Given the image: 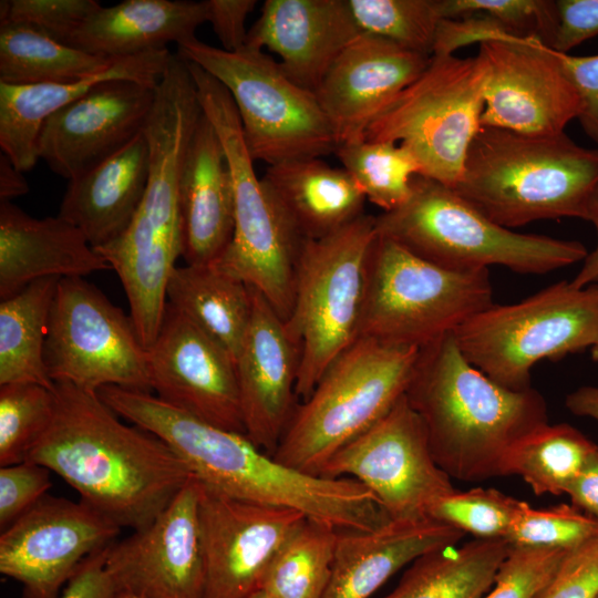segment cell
<instances>
[{"label": "cell", "instance_id": "9f6ffc18", "mask_svg": "<svg viewBox=\"0 0 598 598\" xmlns=\"http://www.w3.org/2000/svg\"><path fill=\"white\" fill-rule=\"evenodd\" d=\"M565 405L573 414L598 422V386L584 385L576 389L566 396Z\"/></svg>", "mask_w": 598, "mask_h": 598}, {"label": "cell", "instance_id": "681fc988", "mask_svg": "<svg viewBox=\"0 0 598 598\" xmlns=\"http://www.w3.org/2000/svg\"><path fill=\"white\" fill-rule=\"evenodd\" d=\"M558 27L551 48L568 53L598 34V0H558Z\"/></svg>", "mask_w": 598, "mask_h": 598}, {"label": "cell", "instance_id": "83f0119b", "mask_svg": "<svg viewBox=\"0 0 598 598\" xmlns=\"http://www.w3.org/2000/svg\"><path fill=\"white\" fill-rule=\"evenodd\" d=\"M172 53L154 50L115 59L107 68L60 83L11 85L0 82V147L22 173L37 164L38 137L45 120L58 110L109 80H131L156 86Z\"/></svg>", "mask_w": 598, "mask_h": 598}, {"label": "cell", "instance_id": "7402d4cb", "mask_svg": "<svg viewBox=\"0 0 598 598\" xmlns=\"http://www.w3.org/2000/svg\"><path fill=\"white\" fill-rule=\"evenodd\" d=\"M251 299V318L236 358V372L245 434L272 455L298 405L300 349L285 320L254 288Z\"/></svg>", "mask_w": 598, "mask_h": 598}, {"label": "cell", "instance_id": "3957f363", "mask_svg": "<svg viewBox=\"0 0 598 598\" xmlns=\"http://www.w3.org/2000/svg\"><path fill=\"white\" fill-rule=\"evenodd\" d=\"M405 396L425 426L436 464L463 482L505 476L511 450L548 423L537 390L492 380L466 360L454 332L420 349Z\"/></svg>", "mask_w": 598, "mask_h": 598}, {"label": "cell", "instance_id": "ab89813d", "mask_svg": "<svg viewBox=\"0 0 598 598\" xmlns=\"http://www.w3.org/2000/svg\"><path fill=\"white\" fill-rule=\"evenodd\" d=\"M53 390L34 383L0 385V467L28 458L53 417Z\"/></svg>", "mask_w": 598, "mask_h": 598}, {"label": "cell", "instance_id": "30bf717a", "mask_svg": "<svg viewBox=\"0 0 598 598\" xmlns=\"http://www.w3.org/2000/svg\"><path fill=\"white\" fill-rule=\"evenodd\" d=\"M177 54L229 92L254 161L270 166L336 153L334 131L316 94L296 84L262 50L245 45L228 52L195 37L177 44Z\"/></svg>", "mask_w": 598, "mask_h": 598}, {"label": "cell", "instance_id": "f546056e", "mask_svg": "<svg viewBox=\"0 0 598 598\" xmlns=\"http://www.w3.org/2000/svg\"><path fill=\"white\" fill-rule=\"evenodd\" d=\"M205 22V1L125 0L101 6L66 44L107 59L126 58L193 39Z\"/></svg>", "mask_w": 598, "mask_h": 598}, {"label": "cell", "instance_id": "7c38bea8", "mask_svg": "<svg viewBox=\"0 0 598 598\" xmlns=\"http://www.w3.org/2000/svg\"><path fill=\"white\" fill-rule=\"evenodd\" d=\"M145 138L150 165L141 205L124 233L96 251L118 276L147 350L159 331L167 285L183 254L179 178L189 134L174 124H157Z\"/></svg>", "mask_w": 598, "mask_h": 598}, {"label": "cell", "instance_id": "44dd1931", "mask_svg": "<svg viewBox=\"0 0 598 598\" xmlns=\"http://www.w3.org/2000/svg\"><path fill=\"white\" fill-rule=\"evenodd\" d=\"M155 87L131 80L96 84L45 120L39 158L68 181L90 171L143 131Z\"/></svg>", "mask_w": 598, "mask_h": 598}, {"label": "cell", "instance_id": "d590c367", "mask_svg": "<svg viewBox=\"0 0 598 598\" xmlns=\"http://www.w3.org/2000/svg\"><path fill=\"white\" fill-rule=\"evenodd\" d=\"M597 447L568 423H546L511 450L505 476H520L537 496L567 494Z\"/></svg>", "mask_w": 598, "mask_h": 598}, {"label": "cell", "instance_id": "f1b7e54d", "mask_svg": "<svg viewBox=\"0 0 598 598\" xmlns=\"http://www.w3.org/2000/svg\"><path fill=\"white\" fill-rule=\"evenodd\" d=\"M150 153L143 131L90 171L68 181L59 216L76 226L95 249L131 224L143 199Z\"/></svg>", "mask_w": 598, "mask_h": 598}, {"label": "cell", "instance_id": "cb8c5ba5", "mask_svg": "<svg viewBox=\"0 0 598 598\" xmlns=\"http://www.w3.org/2000/svg\"><path fill=\"white\" fill-rule=\"evenodd\" d=\"M360 33L348 0H266L245 45L278 54L282 71L315 93Z\"/></svg>", "mask_w": 598, "mask_h": 598}, {"label": "cell", "instance_id": "f5cc1de1", "mask_svg": "<svg viewBox=\"0 0 598 598\" xmlns=\"http://www.w3.org/2000/svg\"><path fill=\"white\" fill-rule=\"evenodd\" d=\"M571 505L598 520V447L570 485Z\"/></svg>", "mask_w": 598, "mask_h": 598}, {"label": "cell", "instance_id": "c3c4849f", "mask_svg": "<svg viewBox=\"0 0 598 598\" xmlns=\"http://www.w3.org/2000/svg\"><path fill=\"white\" fill-rule=\"evenodd\" d=\"M559 54L581 101L582 110L578 121L584 132L598 144V54Z\"/></svg>", "mask_w": 598, "mask_h": 598}, {"label": "cell", "instance_id": "277c9868", "mask_svg": "<svg viewBox=\"0 0 598 598\" xmlns=\"http://www.w3.org/2000/svg\"><path fill=\"white\" fill-rule=\"evenodd\" d=\"M598 184V150L566 133L524 134L481 126L453 188L494 223L512 229L542 219L587 220Z\"/></svg>", "mask_w": 598, "mask_h": 598}, {"label": "cell", "instance_id": "4316f807", "mask_svg": "<svg viewBox=\"0 0 598 598\" xmlns=\"http://www.w3.org/2000/svg\"><path fill=\"white\" fill-rule=\"evenodd\" d=\"M465 534L433 518L389 519L370 530L338 532L323 598H369L420 556L453 547Z\"/></svg>", "mask_w": 598, "mask_h": 598}, {"label": "cell", "instance_id": "ffe728a7", "mask_svg": "<svg viewBox=\"0 0 598 598\" xmlns=\"http://www.w3.org/2000/svg\"><path fill=\"white\" fill-rule=\"evenodd\" d=\"M199 493L200 483L192 476L151 524L107 547L105 567L118 594L204 598Z\"/></svg>", "mask_w": 598, "mask_h": 598}, {"label": "cell", "instance_id": "74e56055", "mask_svg": "<svg viewBox=\"0 0 598 598\" xmlns=\"http://www.w3.org/2000/svg\"><path fill=\"white\" fill-rule=\"evenodd\" d=\"M365 199L391 212L403 205L412 193V181L422 167L410 148L390 141L346 143L336 153Z\"/></svg>", "mask_w": 598, "mask_h": 598}, {"label": "cell", "instance_id": "4fadbf2b", "mask_svg": "<svg viewBox=\"0 0 598 598\" xmlns=\"http://www.w3.org/2000/svg\"><path fill=\"white\" fill-rule=\"evenodd\" d=\"M485 69L480 58L432 55L427 68L373 120L368 141L401 143L422 176L454 188L481 128Z\"/></svg>", "mask_w": 598, "mask_h": 598}, {"label": "cell", "instance_id": "ee69618b", "mask_svg": "<svg viewBox=\"0 0 598 598\" xmlns=\"http://www.w3.org/2000/svg\"><path fill=\"white\" fill-rule=\"evenodd\" d=\"M100 7L95 0H2L0 24L23 25L66 44Z\"/></svg>", "mask_w": 598, "mask_h": 598}, {"label": "cell", "instance_id": "d4e9b609", "mask_svg": "<svg viewBox=\"0 0 598 598\" xmlns=\"http://www.w3.org/2000/svg\"><path fill=\"white\" fill-rule=\"evenodd\" d=\"M111 269L72 223L35 218L12 202H0V300L49 277L73 278Z\"/></svg>", "mask_w": 598, "mask_h": 598}, {"label": "cell", "instance_id": "6f0895ef", "mask_svg": "<svg viewBox=\"0 0 598 598\" xmlns=\"http://www.w3.org/2000/svg\"><path fill=\"white\" fill-rule=\"evenodd\" d=\"M590 355L594 362L598 363V337L595 343L590 347Z\"/></svg>", "mask_w": 598, "mask_h": 598}, {"label": "cell", "instance_id": "484cf974", "mask_svg": "<svg viewBox=\"0 0 598 598\" xmlns=\"http://www.w3.org/2000/svg\"><path fill=\"white\" fill-rule=\"evenodd\" d=\"M179 208L185 264L216 262L233 237L234 195L224 148L203 112L185 153Z\"/></svg>", "mask_w": 598, "mask_h": 598}, {"label": "cell", "instance_id": "8992f818", "mask_svg": "<svg viewBox=\"0 0 598 598\" xmlns=\"http://www.w3.org/2000/svg\"><path fill=\"white\" fill-rule=\"evenodd\" d=\"M203 114L214 126L228 163L234 195V233L214 262L256 289L286 321L290 315L303 239L254 168L240 118L229 92L188 62Z\"/></svg>", "mask_w": 598, "mask_h": 598}, {"label": "cell", "instance_id": "5b68a950", "mask_svg": "<svg viewBox=\"0 0 598 598\" xmlns=\"http://www.w3.org/2000/svg\"><path fill=\"white\" fill-rule=\"evenodd\" d=\"M375 229L414 255L458 271L502 266L542 275L582 261L588 254L577 240L505 228L453 188L422 175L413 177L403 205L375 216Z\"/></svg>", "mask_w": 598, "mask_h": 598}, {"label": "cell", "instance_id": "f35d334b", "mask_svg": "<svg viewBox=\"0 0 598 598\" xmlns=\"http://www.w3.org/2000/svg\"><path fill=\"white\" fill-rule=\"evenodd\" d=\"M348 4L361 32L432 56L442 20L437 0H348Z\"/></svg>", "mask_w": 598, "mask_h": 598}, {"label": "cell", "instance_id": "680465c9", "mask_svg": "<svg viewBox=\"0 0 598 598\" xmlns=\"http://www.w3.org/2000/svg\"><path fill=\"white\" fill-rule=\"evenodd\" d=\"M250 598H276V597L264 589H259Z\"/></svg>", "mask_w": 598, "mask_h": 598}, {"label": "cell", "instance_id": "ac0fdd59", "mask_svg": "<svg viewBox=\"0 0 598 598\" xmlns=\"http://www.w3.org/2000/svg\"><path fill=\"white\" fill-rule=\"evenodd\" d=\"M306 518L291 508L234 498L200 484L204 598H250L281 545Z\"/></svg>", "mask_w": 598, "mask_h": 598}, {"label": "cell", "instance_id": "91938a15", "mask_svg": "<svg viewBox=\"0 0 598 598\" xmlns=\"http://www.w3.org/2000/svg\"><path fill=\"white\" fill-rule=\"evenodd\" d=\"M116 598H136V597L131 596L128 594H118Z\"/></svg>", "mask_w": 598, "mask_h": 598}, {"label": "cell", "instance_id": "d6a6232c", "mask_svg": "<svg viewBox=\"0 0 598 598\" xmlns=\"http://www.w3.org/2000/svg\"><path fill=\"white\" fill-rule=\"evenodd\" d=\"M453 547L416 558L384 598H483L512 546L503 538H476Z\"/></svg>", "mask_w": 598, "mask_h": 598}, {"label": "cell", "instance_id": "4dcf8cb0", "mask_svg": "<svg viewBox=\"0 0 598 598\" xmlns=\"http://www.w3.org/2000/svg\"><path fill=\"white\" fill-rule=\"evenodd\" d=\"M261 179L303 240L331 235L364 214L367 199L351 175L321 158L270 165Z\"/></svg>", "mask_w": 598, "mask_h": 598}, {"label": "cell", "instance_id": "6da1fadb", "mask_svg": "<svg viewBox=\"0 0 598 598\" xmlns=\"http://www.w3.org/2000/svg\"><path fill=\"white\" fill-rule=\"evenodd\" d=\"M53 391V417L27 460L121 528L151 524L192 477L183 461L153 433L122 422L97 392L70 383Z\"/></svg>", "mask_w": 598, "mask_h": 598}, {"label": "cell", "instance_id": "9a60e30c", "mask_svg": "<svg viewBox=\"0 0 598 598\" xmlns=\"http://www.w3.org/2000/svg\"><path fill=\"white\" fill-rule=\"evenodd\" d=\"M320 476L359 482L393 520L430 518L431 507L455 491L436 464L425 426L405 394L380 421L336 452Z\"/></svg>", "mask_w": 598, "mask_h": 598}, {"label": "cell", "instance_id": "11a10c76", "mask_svg": "<svg viewBox=\"0 0 598 598\" xmlns=\"http://www.w3.org/2000/svg\"><path fill=\"white\" fill-rule=\"evenodd\" d=\"M28 192L29 186L23 173L2 153L0 156V202H11Z\"/></svg>", "mask_w": 598, "mask_h": 598}, {"label": "cell", "instance_id": "d6986e66", "mask_svg": "<svg viewBox=\"0 0 598 598\" xmlns=\"http://www.w3.org/2000/svg\"><path fill=\"white\" fill-rule=\"evenodd\" d=\"M147 362L152 391L161 401L212 425L245 434L234 358L168 303L147 349Z\"/></svg>", "mask_w": 598, "mask_h": 598}, {"label": "cell", "instance_id": "816d5d0a", "mask_svg": "<svg viewBox=\"0 0 598 598\" xmlns=\"http://www.w3.org/2000/svg\"><path fill=\"white\" fill-rule=\"evenodd\" d=\"M106 549L87 557L56 598H116L118 590L105 567Z\"/></svg>", "mask_w": 598, "mask_h": 598}, {"label": "cell", "instance_id": "1f68e13d", "mask_svg": "<svg viewBox=\"0 0 598 598\" xmlns=\"http://www.w3.org/2000/svg\"><path fill=\"white\" fill-rule=\"evenodd\" d=\"M167 303L193 320L236 358L251 318V288L215 264L176 267Z\"/></svg>", "mask_w": 598, "mask_h": 598}, {"label": "cell", "instance_id": "b9f144b4", "mask_svg": "<svg viewBox=\"0 0 598 598\" xmlns=\"http://www.w3.org/2000/svg\"><path fill=\"white\" fill-rule=\"evenodd\" d=\"M598 536V520L573 505L536 509L524 502L505 540L511 546L574 549Z\"/></svg>", "mask_w": 598, "mask_h": 598}, {"label": "cell", "instance_id": "8d00e7d4", "mask_svg": "<svg viewBox=\"0 0 598 598\" xmlns=\"http://www.w3.org/2000/svg\"><path fill=\"white\" fill-rule=\"evenodd\" d=\"M338 532L327 524L306 518L275 555L260 589L276 598H323Z\"/></svg>", "mask_w": 598, "mask_h": 598}, {"label": "cell", "instance_id": "bcb514c9", "mask_svg": "<svg viewBox=\"0 0 598 598\" xmlns=\"http://www.w3.org/2000/svg\"><path fill=\"white\" fill-rule=\"evenodd\" d=\"M51 471L31 460L0 467V530L35 505L52 485Z\"/></svg>", "mask_w": 598, "mask_h": 598}, {"label": "cell", "instance_id": "ba28073f", "mask_svg": "<svg viewBox=\"0 0 598 598\" xmlns=\"http://www.w3.org/2000/svg\"><path fill=\"white\" fill-rule=\"evenodd\" d=\"M493 305L488 269H446L377 234L359 338L422 349Z\"/></svg>", "mask_w": 598, "mask_h": 598}, {"label": "cell", "instance_id": "603a6c76", "mask_svg": "<svg viewBox=\"0 0 598 598\" xmlns=\"http://www.w3.org/2000/svg\"><path fill=\"white\" fill-rule=\"evenodd\" d=\"M431 56L361 32L315 92L338 144L359 142L373 120L427 68Z\"/></svg>", "mask_w": 598, "mask_h": 598}, {"label": "cell", "instance_id": "9c48e42d", "mask_svg": "<svg viewBox=\"0 0 598 598\" xmlns=\"http://www.w3.org/2000/svg\"><path fill=\"white\" fill-rule=\"evenodd\" d=\"M375 216L363 214L338 231L305 240L293 302L285 321L300 349L297 398L306 400L329 365L359 338Z\"/></svg>", "mask_w": 598, "mask_h": 598}, {"label": "cell", "instance_id": "f907efd6", "mask_svg": "<svg viewBox=\"0 0 598 598\" xmlns=\"http://www.w3.org/2000/svg\"><path fill=\"white\" fill-rule=\"evenodd\" d=\"M207 22L213 27L223 50L236 52L245 47L248 31L245 23L256 0H206Z\"/></svg>", "mask_w": 598, "mask_h": 598}, {"label": "cell", "instance_id": "5bb4252c", "mask_svg": "<svg viewBox=\"0 0 598 598\" xmlns=\"http://www.w3.org/2000/svg\"><path fill=\"white\" fill-rule=\"evenodd\" d=\"M44 362L54 383L91 392L105 386L152 391L147 350L132 317L82 277L58 282Z\"/></svg>", "mask_w": 598, "mask_h": 598}, {"label": "cell", "instance_id": "7dc6e473", "mask_svg": "<svg viewBox=\"0 0 598 598\" xmlns=\"http://www.w3.org/2000/svg\"><path fill=\"white\" fill-rule=\"evenodd\" d=\"M598 592V536L566 553L536 598H595Z\"/></svg>", "mask_w": 598, "mask_h": 598}, {"label": "cell", "instance_id": "52a82bcc", "mask_svg": "<svg viewBox=\"0 0 598 598\" xmlns=\"http://www.w3.org/2000/svg\"><path fill=\"white\" fill-rule=\"evenodd\" d=\"M420 349L359 338L297 405L272 456L319 475L347 443L380 421L405 394Z\"/></svg>", "mask_w": 598, "mask_h": 598}, {"label": "cell", "instance_id": "e575fe53", "mask_svg": "<svg viewBox=\"0 0 598 598\" xmlns=\"http://www.w3.org/2000/svg\"><path fill=\"white\" fill-rule=\"evenodd\" d=\"M93 55L14 23L0 24V82L33 85L69 82L107 68Z\"/></svg>", "mask_w": 598, "mask_h": 598}, {"label": "cell", "instance_id": "e0dca14e", "mask_svg": "<svg viewBox=\"0 0 598 598\" xmlns=\"http://www.w3.org/2000/svg\"><path fill=\"white\" fill-rule=\"evenodd\" d=\"M120 532L82 501L47 494L1 532L0 573L22 585V598H56L80 565Z\"/></svg>", "mask_w": 598, "mask_h": 598}, {"label": "cell", "instance_id": "94428289", "mask_svg": "<svg viewBox=\"0 0 598 598\" xmlns=\"http://www.w3.org/2000/svg\"><path fill=\"white\" fill-rule=\"evenodd\" d=\"M595 598H598V592H597V595L595 596Z\"/></svg>", "mask_w": 598, "mask_h": 598}, {"label": "cell", "instance_id": "8fae6325", "mask_svg": "<svg viewBox=\"0 0 598 598\" xmlns=\"http://www.w3.org/2000/svg\"><path fill=\"white\" fill-rule=\"evenodd\" d=\"M474 367L512 390L530 388V371L542 360L558 361L584 351L598 337V285L555 282L512 305H496L454 331Z\"/></svg>", "mask_w": 598, "mask_h": 598}, {"label": "cell", "instance_id": "7a4b0ae2", "mask_svg": "<svg viewBox=\"0 0 598 598\" xmlns=\"http://www.w3.org/2000/svg\"><path fill=\"white\" fill-rule=\"evenodd\" d=\"M109 404L122 419L164 441L200 484L224 495L302 513L337 530H370L390 518L375 496L351 478L297 471L225 430L152 393L115 389Z\"/></svg>", "mask_w": 598, "mask_h": 598}, {"label": "cell", "instance_id": "836d02e7", "mask_svg": "<svg viewBox=\"0 0 598 598\" xmlns=\"http://www.w3.org/2000/svg\"><path fill=\"white\" fill-rule=\"evenodd\" d=\"M59 280H35L0 300V385L34 383L54 388L44 362V344Z\"/></svg>", "mask_w": 598, "mask_h": 598}, {"label": "cell", "instance_id": "f6af8a7d", "mask_svg": "<svg viewBox=\"0 0 598 598\" xmlns=\"http://www.w3.org/2000/svg\"><path fill=\"white\" fill-rule=\"evenodd\" d=\"M567 551L512 546L498 569L493 589L483 598H536Z\"/></svg>", "mask_w": 598, "mask_h": 598}, {"label": "cell", "instance_id": "2e32d148", "mask_svg": "<svg viewBox=\"0 0 598 598\" xmlns=\"http://www.w3.org/2000/svg\"><path fill=\"white\" fill-rule=\"evenodd\" d=\"M477 56L486 75L481 126L554 135L580 115L581 101L559 52L539 39L488 40Z\"/></svg>", "mask_w": 598, "mask_h": 598}, {"label": "cell", "instance_id": "db71d44e", "mask_svg": "<svg viewBox=\"0 0 598 598\" xmlns=\"http://www.w3.org/2000/svg\"><path fill=\"white\" fill-rule=\"evenodd\" d=\"M587 220L591 221L596 228L597 245L591 252L587 254L581 268L570 280L573 286L577 288L598 285V184L589 203Z\"/></svg>", "mask_w": 598, "mask_h": 598}, {"label": "cell", "instance_id": "7bdbcfd3", "mask_svg": "<svg viewBox=\"0 0 598 598\" xmlns=\"http://www.w3.org/2000/svg\"><path fill=\"white\" fill-rule=\"evenodd\" d=\"M442 19L473 13L488 16L509 37H534L551 48L558 27L556 1L550 0H437Z\"/></svg>", "mask_w": 598, "mask_h": 598}, {"label": "cell", "instance_id": "60d3db41", "mask_svg": "<svg viewBox=\"0 0 598 598\" xmlns=\"http://www.w3.org/2000/svg\"><path fill=\"white\" fill-rule=\"evenodd\" d=\"M523 504L494 488L455 489L431 507L429 517L477 538L505 539Z\"/></svg>", "mask_w": 598, "mask_h": 598}]
</instances>
